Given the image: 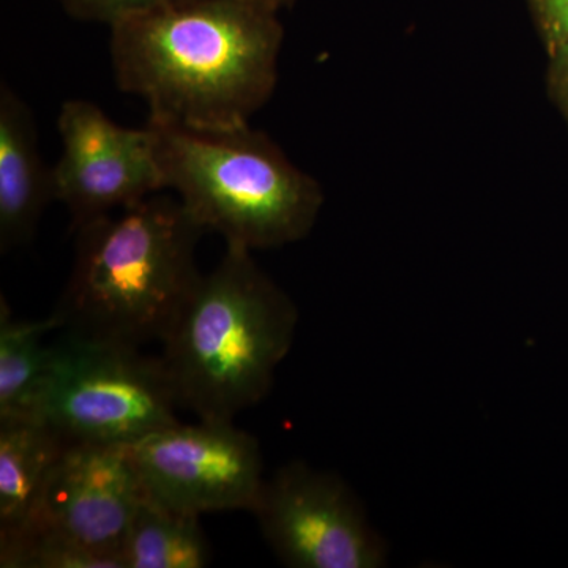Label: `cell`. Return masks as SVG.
<instances>
[{
	"mask_svg": "<svg viewBox=\"0 0 568 568\" xmlns=\"http://www.w3.org/2000/svg\"><path fill=\"white\" fill-rule=\"evenodd\" d=\"M254 2H260L276 11H282L283 9H287V7L293 6L295 0H254Z\"/></svg>",
	"mask_w": 568,
	"mask_h": 568,
	"instance_id": "ac0fdd59",
	"label": "cell"
},
{
	"mask_svg": "<svg viewBox=\"0 0 568 568\" xmlns=\"http://www.w3.org/2000/svg\"><path fill=\"white\" fill-rule=\"evenodd\" d=\"M556 54V80L564 102L568 108V43L555 48Z\"/></svg>",
	"mask_w": 568,
	"mask_h": 568,
	"instance_id": "e0dca14e",
	"label": "cell"
},
{
	"mask_svg": "<svg viewBox=\"0 0 568 568\" xmlns=\"http://www.w3.org/2000/svg\"><path fill=\"white\" fill-rule=\"evenodd\" d=\"M122 562L123 568L207 567L211 547L201 517L144 495L123 538Z\"/></svg>",
	"mask_w": 568,
	"mask_h": 568,
	"instance_id": "7c38bea8",
	"label": "cell"
},
{
	"mask_svg": "<svg viewBox=\"0 0 568 568\" xmlns=\"http://www.w3.org/2000/svg\"><path fill=\"white\" fill-rule=\"evenodd\" d=\"M552 50L568 43V0H534Z\"/></svg>",
	"mask_w": 568,
	"mask_h": 568,
	"instance_id": "2e32d148",
	"label": "cell"
},
{
	"mask_svg": "<svg viewBox=\"0 0 568 568\" xmlns=\"http://www.w3.org/2000/svg\"><path fill=\"white\" fill-rule=\"evenodd\" d=\"M189 0H59L69 17L78 21L110 26L148 11L178 6Z\"/></svg>",
	"mask_w": 568,
	"mask_h": 568,
	"instance_id": "9a60e30c",
	"label": "cell"
},
{
	"mask_svg": "<svg viewBox=\"0 0 568 568\" xmlns=\"http://www.w3.org/2000/svg\"><path fill=\"white\" fill-rule=\"evenodd\" d=\"M62 155L52 166L55 201L73 226L164 192L152 130L112 122L99 104L67 100L59 111Z\"/></svg>",
	"mask_w": 568,
	"mask_h": 568,
	"instance_id": "ba28073f",
	"label": "cell"
},
{
	"mask_svg": "<svg viewBox=\"0 0 568 568\" xmlns=\"http://www.w3.org/2000/svg\"><path fill=\"white\" fill-rule=\"evenodd\" d=\"M144 495L132 446L69 444L26 529L54 530L123 568V538Z\"/></svg>",
	"mask_w": 568,
	"mask_h": 568,
	"instance_id": "9c48e42d",
	"label": "cell"
},
{
	"mask_svg": "<svg viewBox=\"0 0 568 568\" xmlns=\"http://www.w3.org/2000/svg\"><path fill=\"white\" fill-rule=\"evenodd\" d=\"M61 331L59 317L20 320L0 298V417L33 414L48 365L51 345L47 336Z\"/></svg>",
	"mask_w": 568,
	"mask_h": 568,
	"instance_id": "4fadbf2b",
	"label": "cell"
},
{
	"mask_svg": "<svg viewBox=\"0 0 568 568\" xmlns=\"http://www.w3.org/2000/svg\"><path fill=\"white\" fill-rule=\"evenodd\" d=\"M2 568H115L77 541L51 529L29 528L20 537L0 544Z\"/></svg>",
	"mask_w": 568,
	"mask_h": 568,
	"instance_id": "5bb4252c",
	"label": "cell"
},
{
	"mask_svg": "<svg viewBox=\"0 0 568 568\" xmlns=\"http://www.w3.org/2000/svg\"><path fill=\"white\" fill-rule=\"evenodd\" d=\"M164 192L226 245L275 248L312 231L323 190L250 123L193 129L148 119Z\"/></svg>",
	"mask_w": 568,
	"mask_h": 568,
	"instance_id": "277c9868",
	"label": "cell"
},
{
	"mask_svg": "<svg viewBox=\"0 0 568 568\" xmlns=\"http://www.w3.org/2000/svg\"><path fill=\"white\" fill-rule=\"evenodd\" d=\"M297 323L293 301L254 263L252 252L226 245L162 342L160 358L179 406L203 420L234 422L271 390Z\"/></svg>",
	"mask_w": 568,
	"mask_h": 568,
	"instance_id": "3957f363",
	"label": "cell"
},
{
	"mask_svg": "<svg viewBox=\"0 0 568 568\" xmlns=\"http://www.w3.org/2000/svg\"><path fill=\"white\" fill-rule=\"evenodd\" d=\"M162 358L136 346L65 334L52 342L33 414L67 444H132L178 424Z\"/></svg>",
	"mask_w": 568,
	"mask_h": 568,
	"instance_id": "5b68a950",
	"label": "cell"
},
{
	"mask_svg": "<svg viewBox=\"0 0 568 568\" xmlns=\"http://www.w3.org/2000/svg\"><path fill=\"white\" fill-rule=\"evenodd\" d=\"M132 452L145 495L197 517L253 511L265 480L260 443L230 420L178 422Z\"/></svg>",
	"mask_w": 568,
	"mask_h": 568,
	"instance_id": "52a82bcc",
	"label": "cell"
},
{
	"mask_svg": "<svg viewBox=\"0 0 568 568\" xmlns=\"http://www.w3.org/2000/svg\"><path fill=\"white\" fill-rule=\"evenodd\" d=\"M77 253L54 315L65 334L163 342L201 274L203 226L166 192L77 227Z\"/></svg>",
	"mask_w": 568,
	"mask_h": 568,
	"instance_id": "7a4b0ae2",
	"label": "cell"
},
{
	"mask_svg": "<svg viewBox=\"0 0 568 568\" xmlns=\"http://www.w3.org/2000/svg\"><path fill=\"white\" fill-rule=\"evenodd\" d=\"M31 106L0 82V252L32 241L44 209L55 201L54 174L44 163Z\"/></svg>",
	"mask_w": 568,
	"mask_h": 568,
	"instance_id": "30bf717a",
	"label": "cell"
},
{
	"mask_svg": "<svg viewBox=\"0 0 568 568\" xmlns=\"http://www.w3.org/2000/svg\"><path fill=\"white\" fill-rule=\"evenodd\" d=\"M254 0H189L110 26L115 82L149 119L193 126L246 125L274 93L284 29Z\"/></svg>",
	"mask_w": 568,
	"mask_h": 568,
	"instance_id": "6da1fadb",
	"label": "cell"
},
{
	"mask_svg": "<svg viewBox=\"0 0 568 568\" xmlns=\"http://www.w3.org/2000/svg\"><path fill=\"white\" fill-rule=\"evenodd\" d=\"M252 514L276 556L295 568H379L387 547L335 474L290 463L265 478Z\"/></svg>",
	"mask_w": 568,
	"mask_h": 568,
	"instance_id": "8992f818",
	"label": "cell"
},
{
	"mask_svg": "<svg viewBox=\"0 0 568 568\" xmlns=\"http://www.w3.org/2000/svg\"><path fill=\"white\" fill-rule=\"evenodd\" d=\"M67 446L36 414L0 417V544L28 528L48 474Z\"/></svg>",
	"mask_w": 568,
	"mask_h": 568,
	"instance_id": "8fae6325",
	"label": "cell"
}]
</instances>
